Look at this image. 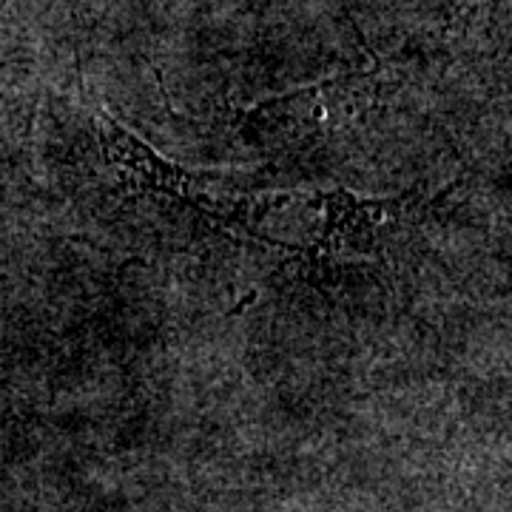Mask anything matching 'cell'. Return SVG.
Wrapping results in <instances>:
<instances>
[{
    "label": "cell",
    "mask_w": 512,
    "mask_h": 512,
    "mask_svg": "<svg viewBox=\"0 0 512 512\" xmlns=\"http://www.w3.org/2000/svg\"><path fill=\"white\" fill-rule=\"evenodd\" d=\"M6 6H9V0H0V12H3Z\"/></svg>",
    "instance_id": "obj_1"
}]
</instances>
